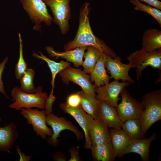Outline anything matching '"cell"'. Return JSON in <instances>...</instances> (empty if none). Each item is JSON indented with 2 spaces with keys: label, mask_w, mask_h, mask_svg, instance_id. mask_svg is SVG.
Wrapping results in <instances>:
<instances>
[{
  "label": "cell",
  "mask_w": 161,
  "mask_h": 161,
  "mask_svg": "<svg viewBox=\"0 0 161 161\" xmlns=\"http://www.w3.org/2000/svg\"><path fill=\"white\" fill-rule=\"evenodd\" d=\"M89 4L85 3L81 9L78 30L74 39L64 46L66 51L82 47H94L103 53L113 58L117 57L113 50L93 34L90 26L88 17Z\"/></svg>",
  "instance_id": "1"
},
{
  "label": "cell",
  "mask_w": 161,
  "mask_h": 161,
  "mask_svg": "<svg viewBox=\"0 0 161 161\" xmlns=\"http://www.w3.org/2000/svg\"><path fill=\"white\" fill-rule=\"evenodd\" d=\"M144 109L140 120L143 136L154 123L161 119V90H154L143 96Z\"/></svg>",
  "instance_id": "2"
},
{
  "label": "cell",
  "mask_w": 161,
  "mask_h": 161,
  "mask_svg": "<svg viewBox=\"0 0 161 161\" xmlns=\"http://www.w3.org/2000/svg\"><path fill=\"white\" fill-rule=\"evenodd\" d=\"M11 94L14 101L9 105V107L17 110L33 107L44 109L46 100L48 97L46 92H42V88L40 86L33 93L24 92L20 88L15 87L12 89Z\"/></svg>",
  "instance_id": "3"
},
{
  "label": "cell",
  "mask_w": 161,
  "mask_h": 161,
  "mask_svg": "<svg viewBox=\"0 0 161 161\" xmlns=\"http://www.w3.org/2000/svg\"><path fill=\"white\" fill-rule=\"evenodd\" d=\"M127 59L132 68L136 69L138 81L141 76L142 72L148 66L161 69V48L150 52L142 48L131 53Z\"/></svg>",
  "instance_id": "4"
},
{
  "label": "cell",
  "mask_w": 161,
  "mask_h": 161,
  "mask_svg": "<svg viewBox=\"0 0 161 161\" xmlns=\"http://www.w3.org/2000/svg\"><path fill=\"white\" fill-rule=\"evenodd\" d=\"M47 124L50 126L53 131V134L51 137L47 138L48 143L54 147L58 145L60 137V133L62 131L67 129L72 131L76 137L78 141L83 138V134L72 122L62 117H59L52 113L46 115Z\"/></svg>",
  "instance_id": "5"
},
{
  "label": "cell",
  "mask_w": 161,
  "mask_h": 161,
  "mask_svg": "<svg viewBox=\"0 0 161 161\" xmlns=\"http://www.w3.org/2000/svg\"><path fill=\"white\" fill-rule=\"evenodd\" d=\"M120 95L121 102L116 108L121 122L130 119H140L144 109L143 103L132 97L125 88Z\"/></svg>",
  "instance_id": "6"
},
{
  "label": "cell",
  "mask_w": 161,
  "mask_h": 161,
  "mask_svg": "<svg viewBox=\"0 0 161 161\" xmlns=\"http://www.w3.org/2000/svg\"><path fill=\"white\" fill-rule=\"evenodd\" d=\"M20 2L23 8L35 24L34 30H39L42 22L48 26L51 24L52 18L49 13L46 5L42 0H20Z\"/></svg>",
  "instance_id": "7"
},
{
  "label": "cell",
  "mask_w": 161,
  "mask_h": 161,
  "mask_svg": "<svg viewBox=\"0 0 161 161\" xmlns=\"http://www.w3.org/2000/svg\"><path fill=\"white\" fill-rule=\"evenodd\" d=\"M20 114L26 120L27 123L32 126L37 136L45 140L47 137L52 135V129L47 125L44 110L40 111L37 109L22 108L21 109Z\"/></svg>",
  "instance_id": "8"
},
{
  "label": "cell",
  "mask_w": 161,
  "mask_h": 161,
  "mask_svg": "<svg viewBox=\"0 0 161 161\" xmlns=\"http://www.w3.org/2000/svg\"><path fill=\"white\" fill-rule=\"evenodd\" d=\"M52 13L53 21L58 25L61 32L66 34L69 29L71 17L70 0H42Z\"/></svg>",
  "instance_id": "9"
},
{
  "label": "cell",
  "mask_w": 161,
  "mask_h": 161,
  "mask_svg": "<svg viewBox=\"0 0 161 161\" xmlns=\"http://www.w3.org/2000/svg\"><path fill=\"white\" fill-rule=\"evenodd\" d=\"M131 83L129 81L120 82L114 80L95 88L96 97L100 102L104 101L116 108L120 99L119 96L122 90Z\"/></svg>",
  "instance_id": "10"
},
{
  "label": "cell",
  "mask_w": 161,
  "mask_h": 161,
  "mask_svg": "<svg viewBox=\"0 0 161 161\" xmlns=\"http://www.w3.org/2000/svg\"><path fill=\"white\" fill-rule=\"evenodd\" d=\"M58 74L66 84H68L70 81L80 86L84 91L96 97L95 88L96 86L91 83L90 76L81 69L70 66Z\"/></svg>",
  "instance_id": "11"
},
{
  "label": "cell",
  "mask_w": 161,
  "mask_h": 161,
  "mask_svg": "<svg viewBox=\"0 0 161 161\" xmlns=\"http://www.w3.org/2000/svg\"><path fill=\"white\" fill-rule=\"evenodd\" d=\"M60 106L65 113L72 116L78 123L85 134L84 147L86 149H91L92 145L89 136V131L95 119L87 114L80 105L73 108L67 106L65 103H62L60 104Z\"/></svg>",
  "instance_id": "12"
},
{
  "label": "cell",
  "mask_w": 161,
  "mask_h": 161,
  "mask_svg": "<svg viewBox=\"0 0 161 161\" xmlns=\"http://www.w3.org/2000/svg\"><path fill=\"white\" fill-rule=\"evenodd\" d=\"M121 60L119 56L113 58L110 56L107 55L105 66L110 74V78L118 81L122 80L123 82L129 81L131 83H134V80L129 74L132 66L129 63H123Z\"/></svg>",
  "instance_id": "13"
},
{
  "label": "cell",
  "mask_w": 161,
  "mask_h": 161,
  "mask_svg": "<svg viewBox=\"0 0 161 161\" xmlns=\"http://www.w3.org/2000/svg\"><path fill=\"white\" fill-rule=\"evenodd\" d=\"M92 146L111 142L108 127L99 117L95 119L89 131Z\"/></svg>",
  "instance_id": "14"
},
{
  "label": "cell",
  "mask_w": 161,
  "mask_h": 161,
  "mask_svg": "<svg viewBox=\"0 0 161 161\" xmlns=\"http://www.w3.org/2000/svg\"><path fill=\"white\" fill-rule=\"evenodd\" d=\"M87 48V47H78L61 52L55 50L50 46L47 47L46 49L51 57H55L56 59L59 58L64 59L72 63L75 66L78 67L82 64L83 58Z\"/></svg>",
  "instance_id": "15"
},
{
  "label": "cell",
  "mask_w": 161,
  "mask_h": 161,
  "mask_svg": "<svg viewBox=\"0 0 161 161\" xmlns=\"http://www.w3.org/2000/svg\"><path fill=\"white\" fill-rule=\"evenodd\" d=\"M156 137L155 133L147 138L134 140L125 151L123 156L129 153H136L140 155L142 161H148L150 145Z\"/></svg>",
  "instance_id": "16"
},
{
  "label": "cell",
  "mask_w": 161,
  "mask_h": 161,
  "mask_svg": "<svg viewBox=\"0 0 161 161\" xmlns=\"http://www.w3.org/2000/svg\"><path fill=\"white\" fill-rule=\"evenodd\" d=\"M109 131L111 142L117 157H121L127 147L134 140L122 129L111 128Z\"/></svg>",
  "instance_id": "17"
},
{
  "label": "cell",
  "mask_w": 161,
  "mask_h": 161,
  "mask_svg": "<svg viewBox=\"0 0 161 161\" xmlns=\"http://www.w3.org/2000/svg\"><path fill=\"white\" fill-rule=\"evenodd\" d=\"M99 117L106 124L108 128L122 129V122L114 107L105 102H101Z\"/></svg>",
  "instance_id": "18"
},
{
  "label": "cell",
  "mask_w": 161,
  "mask_h": 161,
  "mask_svg": "<svg viewBox=\"0 0 161 161\" xmlns=\"http://www.w3.org/2000/svg\"><path fill=\"white\" fill-rule=\"evenodd\" d=\"M18 136L16 125L11 122L4 127H0V151L8 152Z\"/></svg>",
  "instance_id": "19"
},
{
  "label": "cell",
  "mask_w": 161,
  "mask_h": 161,
  "mask_svg": "<svg viewBox=\"0 0 161 161\" xmlns=\"http://www.w3.org/2000/svg\"><path fill=\"white\" fill-rule=\"evenodd\" d=\"M107 55L104 53L101 54L90 74V80L94 82L96 87L109 83L110 78L106 73L105 66Z\"/></svg>",
  "instance_id": "20"
},
{
  "label": "cell",
  "mask_w": 161,
  "mask_h": 161,
  "mask_svg": "<svg viewBox=\"0 0 161 161\" xmlns=\"http://www.w3.org/2000/svg\"><path fill=\"white\" fill-rule=\"evenodd\" d=\"M81 97L80 106L94 119L99 117L100 102L97 98L82 89L78 92Z\"/></svg>",
  "instance_id": "21"
},
{
  "label": "cell",
  "mask_w": 161,
  "mask_h": 161,
  "mask_svg": "<svg viewBox=\"0 0 161 161\" xmlns=\"http://www.w3.org/2000/svg\"><path fill=\"white\" fill-rule=\"evenodd\" d=\"M142 49L152 52L161 48V31L156 29L145 30L142 38Z\"/></svg>",
  "instance_id": "22"
},
{
  "label": "cell",
  "mask_w": 161,
  "mask_h": 161,
  "mask_svg": "<svg viewBox=\"0 0 161 161\" xmlns=\"http://www.w3.org/2000/svg\"><path fill=\"white\" fill-rule=\"evenodd\" d=\"M93 158L98 161H113L117 157L111 142L92 146Z\"/></svg>",
  "instance_id": "23"
},
{
  "label": "cell",
  "mask_w": 161,
  "mask_h": 161,
  "mask_svg": "<svg viewBox=\"0 0 161 161\" xmlns=\"http://www.w3.org/2000/svg\"><path fill=\"white\" fill-rule=\"evenodd\" d=\"M40 55L37 54L33 51L32 55L37 58L45 61L47 64L51 71L52 79L51 85L52 88L50 93H53L55 86V80L56 75L66 67L70 66L71 64L68 62L61 61L57 62L48 58L44 55L41 52H38Z\"/></svg>",
  "instance_id": "24"
},
{
  "label": "cell",
  "mask_w": 161,
  "mask_h": 161,
  "mask_svg": "<svg viewBox=\"0 0 161 161\" xmlns=\"http://www.w3.org/2000/svg\"><path fill=\"white\" fill-rule=\"evenodd\" d=\"M87 49L83 56L84 60L82 65L84 69L83 71L85 73L91 74L97 61L103 53L93 47H88Z\"/></svg>",
  "instance_id": "25"
},
{
  "label": "cell",
  "mask_w": 161,
  "mask_h": 161,
  "mask_svg": "<svg viewBox=\"0 0 161 161\" xmlns=\"http://www.w3.org/2000/svg\"><path fill=\"white\" fill-rule=\"evenodd\" d=\"M121 128L131 139L137 140L142 138L141 128L139 119H132L122 122Z\"/></svg>",
  "instance_id": "26"
},
{
  "label": "cell",
  "mask_w": 161,
  "mask_h": 161,
  "mask_svg": "<svg viewBox=\"0 0 161 161\" xmlns=\"http://www.w3.org/2000/svg\"><path fill=\"white\" fill-rule=\"evenodd\" d=\"M35 75L34 71L31 68H27L20 79L21 90L25 93H33L36 91L34 86L33 80Z\"/></svg>",
  "instance_id": "27"
},
{
  "label": "cell",
  "mask_w": 161,
  "mask_h": 161,
  "mask_svg": "<svg viewBox=\"0 0 161 161\" xmlns=\"http://www.w3.org/2000/svg\"><path fill=\"white\" fill-rule=\"evenodd\" d=\"M130 2L135 6L136 10L146 13L153 17L161 27V11L149 5H145L137 0H129Z\"/></svg>",
  "instance_id": "28"
},
{
  "label": "cell",
  "mask_w": 161,
  "mask_h": 161,
  "mask_svg": "<svg viewBox=\"0 0 161 161\" xmlns=\"http://www.w3.org/2000/svg\"><path fill=\"white\" fill-rule=\"evenodd\" d=\"M18 36L19 43V58L16 66L15 74L16 78L20 79L27 68V64L24 58L22 41L21 35L19 33Z\"/></svg>",
  "instance_id": "29"
},
{
  "label": "cell",
  "mask_w": 161,
  "mask_h": 161,
  "mask_svg": "<svg viewBox=\"0 0 161 161\" xmlns=\"http://www.w3.org/2000/svg\"><path fill=\"white\" fill-rule=\"evenodd\" d=\"M81 97L78 92L72 94L68 97L66 104L71 107H76L80 105Z\"/></svg>",
  "instance_id": "30"
},
{
  "label": "cell",
  "mask_w": 161,
  "mask_h": 161,
  "mask_svg": "<svg viewBox=\"0 0 161 161\" xmlns=\"http://www.w3.org/2000/svg\"><path fill=\"white\" fill-rule=\"evenodd\" d=\"M56 98V97L53 95V94L50 93L46 100L44 110L46 115L52 113L53 104Z\"/></svg>",
  "instance_id": "31"
},
{
  "label": "cell",
  "mask_w": 161,
  "mask_h": 161,
  "mask_svg": "<svg viewBox=\"0 0 161 161\" xmlns=\"http://www.w3.org/2000/svg\"><path fill=\"white\" fill-rule=\"evenodd\" d=\"M8 61V57H7L0 64V92L2 93L6 97L9 98L5 91L3 83L2 80V74L4 72L5 65Z\"/></svg>",
  "instance_id": "32"
},
{
  "label": "cell",
  "mask_w": 161,
  "mask_h": 161,
  "mask_svg": "<svg viewBox=\"0 0 161 161\" xmlns=\"http://www.w3.org/2000/svg\"><path fill=\"white\" fill-rule=\"evenodd\" d=\"M79 146L72 147L69 149V151L70 154V158L69 161H80L81 159L79 154Z\"/></svg>",
  "instance_id": "33"
},
{
  "label": "cell",
  "mask_w": 161,
  "mask_h": 161,
  "mask_svg": "<svg viewBox=\"0 0 161 161\" xmlns=\"http://www.w3.org/2000/svg\"><path fill=\"white\" fill-rule=\"evenodd\" d=\"M16 151L20 157L19 161H29L32 157V155H26L24 152L22 151L21 150L18 145L16 146Z\"/></svg>",
  "instance_id": "34"
},
{
  "label": "cell",
  "mask_w": 161,
  "mask_h": 161,
  "mask_svg": "<svg viewBox=\"0 0 161 161\" xmlns=\"http://www.w3.org/2000/svg\"><path fill=\"white\" fill-rule=\"evenodd\" d=\"M144 2L159 10H161V2L158 0H134Z\"/></svg>",
  "instance_id": "35"
},
{
  "label": "cell",
  "mask_w": 161,
  "mask_h": 161,
  "mask_svg": "<svg viewBox=\"0 0 161 161\" xmlns=\"http://www.w3.org/2000/svg\"><path fill=\"white\" fill-rule=\"evenodd\" d=\"M67 159L66 156L60 152H56L52 157L53 160L55 161H66Z\"/></svg>",
  "instance_id": "36"
},
{
  "label": "cell",
  "mask_w": 161,
  "mask_h": 161,
  "mask_svg": "<svg viewBox=\"0 0 161 161\" xmlns=\"http://www.w3.org/2000/svg\"><path fill=\"white\" fill-rule=\"evenodd\" d=\"M2 119L0 117V122H1V121Z\"/></svg>",
  "instance_id": "37"
}]
</instances>
